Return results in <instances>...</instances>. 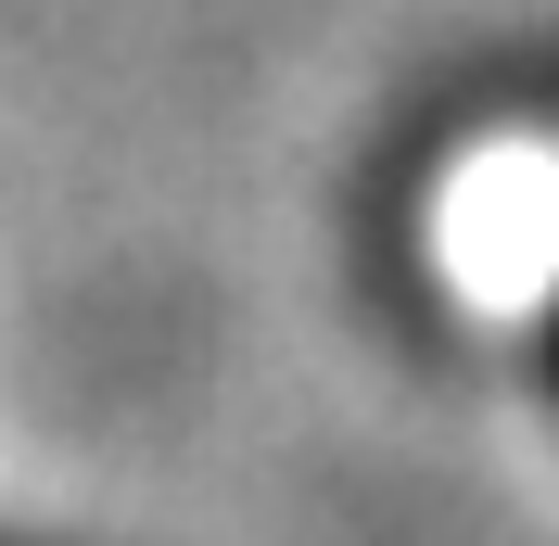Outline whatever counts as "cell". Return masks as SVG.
Instances as JSON below:
<instances>
[{
	"label": "cell",
	"instance_id": "obj_1",
	"mask_svg": "<svg viewBox=\"0 0 559 546\" xmlns=\"http://www.w3.org/2000/svg\"><path fill=\"white\" fill-rule=\"evenodd\" d=\"M547 381H559V318H547Z\"/></svg>",
	"mask_w": 559,
	"mask_h": 546
}]
</instances>
